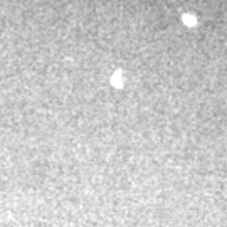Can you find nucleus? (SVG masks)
Listing matches in <instances>:
<instances>
[{
    "mask_svg": "<svg viewBox=\"0 0 227 227\" xmlns=\"http://www.w3.org/2000/svg\"><path fill=\"white\" fill-rule=\"evenodd\" d=\"M182 20H183V24L189 25V27H193V25L197 24V17H195L193 14H183V15H182Z\"/></svg>",
    "mask_w": 227,
    "mask_h": 227,
    "instance_id": "f257e3e1",
    "label": "nucleus"
},
{
    "mask_svg": "<svg viewBox=\"0 0 227 227\" xmlns=\"http://www.w3.org/2000/svg\"><path fill=\"white\" fill-rule=\"evenodd\" d=\"M111 82H113V86H116V88H119V86L123 84V79H121V73H119V71H116V73L113 74Z\"/></svg>",
    "mask_w": 227,
    "mask_h": 227,
    "instance_id": "f03ea898",
    "label": "nucleus"
}]
</instances>
